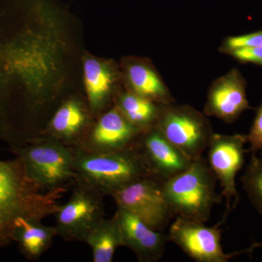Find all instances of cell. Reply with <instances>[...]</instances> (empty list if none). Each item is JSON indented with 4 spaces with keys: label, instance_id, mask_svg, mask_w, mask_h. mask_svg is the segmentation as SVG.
Instances as JSON below:
<instances>
[{
    "label": "cell",
    "instance_id": "277c9868",
    "mask_svg": "<svg viewBox=\"0 0 262 262\" xmlns=\"http://www.w3.org/2000/svg\"><path fill=\"white\" fill-rule=\"evenodd\" d=\"M10 149L21 161L29 178L43 190L75 183L73 147L44 136Z\"/></svg>",
    "mask_w": 262,
    "mask_h": 262
},
{
    "label": "cell",
    "instance_id": "7a4b0ae2",
    "mask_svg": "<svg viewBox=\"0 0 262 262\" xmlns=\"http://www.w3.org/2000/svg\"><path fill=\"white\" fill-rule=\"evenodd\" d=\"M75 182L89 186L103 195L112 196L129 183L152 175L137 146L112 152H93L73 147Z\"/></svg>",
    "mask_w": 262,
    "mask_h": 262
},
{
    "label": "cell",
    "instance_id": "5b68a950",
    "mask_svg": "<svg viewBox=\"0 0 262 262\" xmlns=\"http://www.w3.org/2000/svg\"><path fill=\"white\" fill-rule=\"evenodd\" d=\"M155 127L191 160L199 159L213 135L205 114L189 105H163Z\"/></svg>",
    "mask_w": 262,
    "mask_h": 262
},
{
    "label": "cell",
    "instance_id": "603a6c76",
    "mask_svg": "<svg viewBox=\"0 0 262 262\" xmlns=\"http://www.w3.org/2000/svg\"><path fill=\"white\" fill-rule=\"evenodd\" d=\"M229 55L241 63H251L262 67V46L236 50Z\"/></svg>",
    "mask_w": 262,
    "mask_h": 262
},
{
    "label": "cell",
    "instance_id": "e0dca14e",
    "mask_svg": "<svg viewBox=\"0 0 262 262\" xmlns=\"http://www.w3.org/2000/svg\"><path fill=\"white\" fill-rule=\"evenodd\" d=\"M84 79L90 108L100 111L111 96L115 80L113 72L104 63L89 58L84 63Z\"/></svg>",
    "mask_w": 262,
    "mask_h": 262
},
{
    "label": "cell",
    "instance_id": "d6986e66",
    "mask_svg": "<svg viewBox=\"0 0 262 262\" xmlns=\"http://www.w3.org/2000/svg\"><path fill=\"white\" fill-rule=\"evenodd\" d=\"M92 251L94 262H112L119 247L123 246L121 232L116 216L103 218L85 239Z\"/></svg>",
    "mask_w": 262,
    "mask_h": 262
},
{
    "label": "cell",
    "instance_id": "ac0fdd59",
    "mask_svg": "<svg viewBox=\"0 0 262 262\" xmlns=\"http://www.w3.org/2000/svg\"><path fill=\"white\" fill-rule=\"evenodd\" d=\"M115 106L131 123L146 130L156 125L163 105L127 91L119 95Z\"/></svg>",
    "mask_w": 262,
    "mask_h": 262
},
{
    "label": "cell",
    "instance_id": "d4e9b609",
    "mask_svg": "<svg viewBox=\"0 0 262 262\" xmlns=\"http://www.w3.org/2000/svg\"><path fill=\"white\" fill-rule=\"evenodd\" d=\"M253 246H254L255 248H261V249H262V242L257 243V244H253Z\"/></svg>",
    "mask_w": 262,
    "mask_h": 262
},
{
    "label": "cell",
    "instance_id": "7402d4cb",
    "mask_svg": "<svg viewBox=\"0 0 262 262\" xmlns=\"http://www.w3.org/2000/svg\"><path fill=\"white\" fill-rule=\"evenodd\" d=\"M246 138L249 144V151L253 155L259 152L262 155V102L256 110L252 125Z\"/></svg>",
    "mask_w": 262,
    "mask_h": 262
},
{
    "label": "cell",
    "instance_id": "cb8c5ba5",
    "mask_svg": "<svg viewBox=\"0 0 262 262\" xmlns=\"http://www.w3.org/2000/svg\"><path fill=\"white\" fill-rule=\"evenodd\" d=\"M0 89V139L9 142L13 136V128L10 122L8 106Z\"/></svg>",
    "mask_w": 262,
    "mask_h": 262
},
{
    "label": "cell",
    "instance_id": "ffe728a7",
    "mask_svg": "<svg viewBox=\"0 0 262 262\" xmlns=\"http://www.w3.org/2000/svg\"><path fill=\"white\" fill-rule=\"evenodd\" d=\"M241 182L251 204L262 215V158L251 155Z\"/></svg>",
    "mask_w": 262,
    "mask_h": 262
},
{
    "label": "cell",
    "instance_id": "ba28073f",
    "mask_svg": "<svg viewBox=\"0 0 262 262\" xmlns=\"http://www.w3.org/2000/svg\"><path fill=\"white\" fill-rule=\"evenodd\" d=\"M220 224L207 227L203 222L177 217L169 229L168 239L178 246L189 257L198 262H227L234 256L251 253L255 246L227 253L222 244Z\"/></svg>",
    "mask_w": 262,
    "mask_h": 262
},
{
    "label": "cell",
    "instance_id": "52a82bcc",
    "mask_svg": "<svg viewBox=\"0 0 262 262\" xmlns=\"http://www.w3.org/2000/svg\"><path fill=\"white\" fill-rule=\"evenodd\" d=\"M117 208L130 212L155 230L163 232L175 217L163 189V181L146 175L133 181L112 195Z\"/></svg>",
    "mask_w": 262,
    "mask_h": 262
},
{
    "label": "cell",
    "instance_id": "2e32d148",
    "mask_svg": "<svg viewBox=\"0 0 262 262\" xmlns=\"http://www.w3.org/2000/svg\"><path fill=\"white\" fill-rule=\"evenodd\" d=\"M58 236L55 226L43 225L42 221L22 220L15 232V242L24 257L38 260L51 248Z\"/></svg>",
    "mask_w": 262,
    "mask_h": 262
},
{
    "label": "cell",
    "instance_id": "3957f363",
    "mask_svg": "<svg viewBox=\"0 0 262 262\" xmlns=\"http://www.w3.org/2000/svg\"><path fill=\"white\" fill-rule=\"evenodd\" d=\"M215 182L214 173L201 157L184 171L163 181V189L175 216L206 223L220 203Z\"/></svg>",
    "mask_w": 262,
    "mask_h": 262
},
{
    "label": "cell",
    "instance_id": "8fae6325",
    "mask_svg": "<svg viewBox=\"0 0 262 262\" xmlns=\"http://www.w3.org/2000/svg\"><path fill=\"white\" fill-rule=\"evenodd\" d=\"M246 79L234 68L219 77L208 90L204 114L231 124L251 108L246 94Z\"/></svg>",
    "mask_w": 262,
    "mask_h": 262
},
{
    "label": "cell",
    "instance_id": "44dd1931",
    "mask_svg": "<svg viewBox=\"0 0 262 262\" xmlns=\"http://www.w3.org/2000/svg\"><path fill=\"white\" fill-rule=\"evenodd\" d=\"M262 46V29L244 35L232 36L225 39L220 48V51L229 55L231 52Z\"/></svg>",
    "mask_w": 262,
    "mask_h": 262
},
{
    "label": "cell",
    "instance_id": "30bf717a",
    "mask_svg": "<svg viewBox=\"0 0 262 262\" xmlns=\"http://www.w3.org/2000/svg\"><path fill=\"white\" fill-rule=\"evenodd\" d=\"M144 130L122 115L116 106L103 113L78 147L93 152H112L137 146Z\"/></svg>",
    "mask_w": 262,
    "mask_h": 262
},
{
    "label": "cell",
    "instance_id": "9c48e42d",
    "mask_svg": "<svg viewBox=\"0 0 262 262\" xmlns=\"http://www.w3.org/2000/svg\"><path fill=\"white\" fill-rule=\"evenodd\" d=\"M246 135L213 134L208 146V165L222 187L226 208L231 211L237 206L239 194L236 187V177L244 167L247 152L245 144Z\"/></svg>",
    "mask_w": 262,
    "mask_h": 262
},
{
    "label": "cell",
    "instance_id": "4fadbf2b",
    "mask_svg": "<svg viewBox=\"0 0 262 262\" xmlns=\"http://www.w3.org/2000/svg\"><path fill=\"white\" fill-rule=\"evenodd\" d=\"M114 215L118 222L123 246L130 248L139 261H159L168 237L160 231L151 228L126 210L117 208Z\"/></svg>",
    "mask_w": 262,
    "mask_h": 262
},
{
    "label": "cell",
    "instance_id": "8992f818",
    "mask_svg": "<svg viewBox=\"0 0 262 262\" xmlns=\"http://www.w3.org/2000/svg\"><path fill=\"white\" fill-rule=\"evenodd\" d=\"M103 194L75 182L70 199L53 213L58 236L72 242H85L93 229L104 217Z\"/></svg>",
    "mask_w": 262,
    "mask_h": 262
},
{
    "label": "cell",
    "instance_id": "6da1fadb",
    "mask_svg": "<svg viewBox=\"0 0 262 262\" xmlns=\"http://www.w3.org/2000/svg\"><path fill=\"white\" fill-rule=\"evenodd\" d=\"M70 187L43 190L29 178L18 157L0 160V250L15 242L22 220L42 221L53 215Z\"/></svg>",
    "mask_w": 262,
    "mask_h": 262
},
{
    "label": "cell",
    "instance_id": "5bb4252c",
    "mask_svg": "<svg viewBox=\"0 0 262 262\" xmlns=\"http://www.w3.org/2000/svg\"><path fill=\"white\" fill-rule=\"evenodd\" d=\"M89 122L83 105L76 100H69L53 114L48 124V135L45 136L70 147H77L87 135L85 129Z\"/></svg>",
    "mask_w": 262,
    "mask_h": 262
},
{
    "label": "cell",
    "instance_id": "7c38bea8",
    "mask_svg": "<svg viewBox=\"0 0 262 262\" xmlns=\"http://www.w3.org/2000/svg\"><path fill=\"white\" fill-rule=\"evenodd\" d=\"M137 148L149 171L162 181L184 171L192 163L155 127L143 132Z\"/></svg>",
    "mask_w": 262,
    "mask_h": 262
},
{
    "label": "cell",
    "instance_id": "9a60e30c",
    "mask_svg": "<svg viewBox=\"0 0 262 262\" xmlns=\"http://www.w3.org/2000/svg\"><path fill=\"white\" fill-rule=\"evenodd\" d=\"M125 72L128 91L160 104L175 103L170 90L151 63L132 60L125 65Z\"/></svg>",
    "mask_w": 262,
    "mask_h": 262
}]
</instances>
